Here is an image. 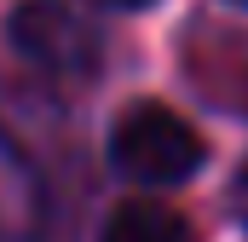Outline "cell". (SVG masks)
<instances>
[{
	"mask_svg": "<svg viewBox=\"0 0 248 242\" xmlns=\"http://www.w3.org/2000/svg\"><path fill=\"white\" fill-rule=\"evenodd\" d=\"M231 202H237V213L248 219V162H243V173H237V184H231Z\"/></svg>",
	"mask_w": 248,
	"mask_h": 242,
	"instance_id": "277c9868",
	"label": "cell"
},
{
	"mask_svg": "<svg viewBox=\"0 0 248 242\" xmlns=\"http://www.w3.org/2000/svg\"><path fill=\"white\" fill-rule=\"evenodd\" d=\"M98 6H144V0H98Z\"/></svg>",
	"mask_w": 248,
	"mask_h": 242,
	"instance_id": "5b68a950",
	"label": "cell"
},
{
	"mask_svg": "<svg viewBox=\"0 0 248 242\" xmlns=\"http://www.w3.org/2000/svg\"><path fill=\"white\" fill-rule=\"evenodd\" d=\"M110 156L139 184H179L202 167V133L168 104H133L110 133Z\"/></svg>",
	"mask_w": 248,
	"mask_h": 242,
	"instance_id": "6da1fadb",
	"label": "cell"
},
{
	"mask_svg": "<svg viewBox=\"0 0 248 242\" xmlns=\"http://www.w3.org/2000/svg\"><path fill=\"white\" fill-rule=\"evenodd\" d=\"M98 242H196V231L162 202H127V208L110 213Z\"/></svg>",
	"mask_w": 248,
	"mask_h": 242,
	"instance_id": "3957f363",
	"label": "cell"
},
{
	"mask_svg": "<svg viewBox=\"0 0 248 242\" xmlns=\"http://www.w3.org/2000/svg\"><path fill=\"white\" fill-rule=\"evenodd\" d=\"M12 46L58 81H87L98 69V29L63 0H23L12 12Z\"/></svg>",
	"mask_w": 248,
	"mask_h": 242,
	"instance_id": "7a4b0ae2",
	"label": "cell"
},
{
	"mask_svg": "<svg viewBox=\"0 0 248 242\" xmlns=\"http://www.w3.org/2000/svg\"><path fill=\"white\" fill-rule=\"evenodd\" d=\"M243 6H248V0H243Z\"/></svg>",
	"mask_w": 248,
	"mask_h": 242,
	"instance_id": "8992f818",
	"label": "cell"
}]
</instances>
